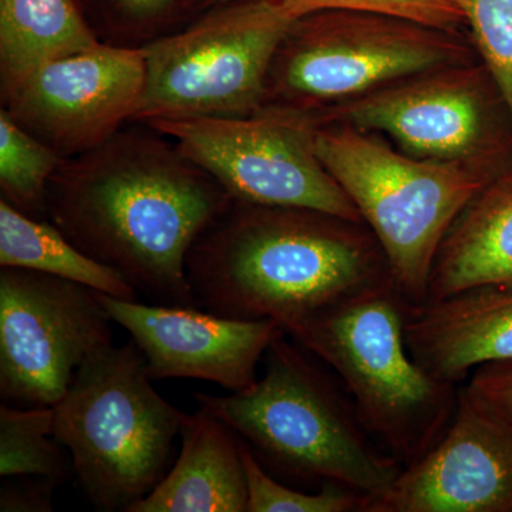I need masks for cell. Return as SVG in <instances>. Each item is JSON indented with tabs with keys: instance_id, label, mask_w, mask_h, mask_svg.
I'll list each match as a JSON object with an SVG mask.
<instances>
[{
	"instance_id": "cell-1",
	"label": "cell",
	"mask_w": 512,
	"mask_h": 512,
	"mask_svg": "<svg viewBox=\"0 0 512 512\" xmlns=\"http://www.w3.org/2000/svg\"><path fill=\"white\" fill-rule=\"evenodd\" d=\"M231 202L170 137L121 128L63 161L47 188L46 220L151 301L198 308L187 256Z\"/></svg>"
},
{
	"instance_id": "cell-2",
	"label": "cell",
	"mask_w": 512,
	"mask_h": 512,
	"mask_svg": "<svg viewBox=\"0 0 512 512\" xmlns=\"http://www.w3.org/2000/svg\"><path fill=\"white\" fill-rule=\"evenodd\" d=\"M198 308L286 330L393 281L365 222L312 208L232 200L187 256Z\"/></svg>"
},
{
	"instance_id": "cell-3",
	"label": "cell",
	"mask_w": 512,
	"mask_h": 512,
	"mask_svg": "<svg viewBox=\"0 0 512 512\" xmlns=\"http://www.w3.org/2000/svg\"><path fill=\"white\" fill-rule=\"evenodd\" d=\"M265 372L247 389L195 394L228 424L262 466L301 483H336L373 498L403 466L372 436L338 377L318 357L281 338L268 349Z\"/></svg>"
},
{
	"instance_id": "cell-4",
	"label": "cell",
	"mask_w": 512,
	"mask_h": 512,
	"mask_svg": "<svg viewBox=\"0 0 512 512\" xmlns=\"http://www.w3.org/2000/svg\"><path fill=\"white\" fill-rule=\"evenodd\" d=\"M412 306L389 282L288 332L338 377L367 430L403 467L436 446L453 420L460 390L414 359L406 342Z\"/></svg>"
},
{
	"instance_id": "cell-5",
	"label": "cell",
	"mask_w": 512,
	"mask_h": 512,
	"mask_svg": "<svg viewBox=\"0 0 512 512\" xmlns=\"http://www.w3.org/2000/svg\"><path fill=\"white\" fill-rule=\"evenodd\" d=\"M133 339L96 350L55 406V437L100 511H130L165 477L190 414L154 389Z\"/></svg>"
},
{
	"instance_id": "cell-6",
	"label": "cell",
	"mask_w": 512,
	"mask_h": 512,
	"mask_svg": "<svg viewBox=\"0 0 512 512\" xmlns=\"http://www.w3.org/2000/svg\"><path fill=\"white\" fill-rule=\"evenodd\" d=\"M477 59L464 30L353 10L309 13L276 49L261 110L309 121L404 77Z\"/></svg>"
},
{
	"instance_id": "cell-7",
	"label": "cell",
	"mask_w": 512,
	"mask_h": 512,
	"mask_svg": "<svg viewBox=\"0 0 512 512\" xmlns=\"http://www.w3.org/2000/svg\"><path fill=\"white\" fill-rule=\"evenodd\" d=\"M313 147L382 247L394 284L426 301L441 242L484 183L448 165L417 160L375 131L313 126Z\"/></svg>"
},
{
	"instance_id": "cell-8",
	"label": "cell",
	"mask_w": 512,
	"mask_h": 512,
	"mask_svg": "<svg viewBox=\"0 0 512 512\" xmlns=\"http://www.w3.org/2000/svg\"><path fill=\"white\" fill-rule=\"evenodd\" d=\"M382 134L407 156L485 185L512 170V111L480 59L404 77L309 120Z\"/></svg>"
},
{
	"instance_id": "cell-9",
	"label": "cell",
	"mask_w": 512,
	"mask_h": 512,
	"mask_svg": "<svg viewBox=\"0 0 512 512\" xmlns=\"http://www.w3.org/2000/svg\"><path fill=\"white\" fill-rule=\"evenodd\" d=\"M293 16L232 0L144 46L146 83L133 121L241 117L261 110L269 67Z\"/></svg>"
},
{
	"instance_id": "cell-10",
	"label": "cell",
	"mask_w": 512,
	"mask_h": 512,
	"mask_svg": "<svg viewBox=\"0 0 512 512\" xmlns=\"http://www.w3.org/2000/svg\"><path fill=\"white\" fill-rule=\"evenodd\" d=\"M180 147L232 200L312 208L363 222L355 204L320 163L313 124L275 110L249 116L146 123Z\"/></svg>"
},
{
	"instance_id": "cell-11",
	"label": "cell",
	"mask_w": 512,
	"mask_h": 512,
	"mask_svg": "<svg viewBox=\"0 0 512 512\" xmlns=\"http://www.w3.org/2000/svg\"><path fill=\"white\" fill-rule=\"evenodd\" d=\"M111 323L100 292L29 269H0L3 403L55 407L84 360L111 345Z\"/></svg>"
},
{
	"instance_id": "cell-12",
	"label": "cell",
	"mask_w": 512,
	"mask_h": 512,
	"mask_svg": "<svg viewBox=\"0 0 512 512\" xmlns=\"http://www.w3.org/2000/svg\"><path fill=\"white\" fill-rule=\"evenodd\" d=\"M144 83V47L100 42L37 67L3 94V109L60 156L73 158L134 120Z\"/></svg>"
},
{
	"instance_id": "cell-13",
	"label": "cell",
	"mask_w": 512,
	"mask_h": 512,
	"mask_svg": "<svg viewBox=\"0 0 512 512\" xmlns=\"http://www.w3.org/2000/svg\"><path fill=\"white\" fill-rule=\"evenodd\" d=\"M366 512H512V423L461 384L436 446L370 498Z\"/></svg>"
},
{
	"instance_id": "cell-14",
	"label": "cell",
	"mask_w": 512,
	"mask_h": 512,
	"mask_svg": "<svg viewBox=\"0 0 512 512\" xmlns=\"http://www.w3.org/2000/svg\"><path fill=\"white\" fill-rule=\"evenodd\" d=\"M114 323L140 349L151 379H197L228 392L256 382V369L286 330L275 320L235 319L200 308L148 305L100 293Z\"/></svg>"
},
{
	"instance_id": "cell-15",
	"label": "cell",
	"mask_w": 512,
	"mask_h": 512,
	"mask_svg": "<svg viewBox=\"0 0 512 512\" xmlns=\"http://www.w3.org/2000/svg\"><path fill=\"white\" fill-rule=\"evenodd\" d=\"M406 342L427 372L457 386L478 367L512 362V289H467L413 305Z\"/></svg>"
},
{
	"instance_id": "cell-16",
	"label": "cell",
	"mask_w": 512,
	"mask_h": 512,
	"mask_svg": "<svg viewBox=\"0 0 512 512\" xmlns=\"http://www.w3.org/2000/svg\"><path fill=\"white\" fill-rule=\"evenodd\" d=\"M181 439L174 467L128 512H248L238 434L200 407L188 417Z\"/></svg>"
},
{
	"instance_id": "cell-17",
	"label": "cell",
	"mask_w": 512,
	"mask_h": 512,
	"mask_svg": "<svg viewBox=\"0 0 512 512\" xmlns=\"http://www.w3.org/2000/svg\"><path fill=\"white\" fill-rule=\"evenodd\" d=\"M474 288L512 289V170L478 191L448 229L424 302Z\"/></svg>"
},
{
	"instance_id": "cell-18",
	"label": "cell",
	"mask_w": 512,
	"mask_h": 512,
	"mask_svg": "<svg viewBox=\"0 0 512 512\" xmlns=\"http://www.w3.org/2000/svg\"><path fill=\"white\" fill-rule=\"evenodd\" d=\"M97 43L76 0H0L2 96L42 64Z\"/></svg>"
},
{
	"instance_id": "cell-19",
	"label": "cell",
	"mask_w": 512,
	"mask_h": 512,
	"mask_svg": "<svg viewBox=\"0 0 512 512\" xmlns=\"http://www.w3.org/2000/svg\"><path fill=\"white\" fill-rule=\"evenodd\" d=\"M0 266L29 269L76 282L113 298L138 301L119 272L84 254L49 220H37L0 201Z\"/></svg>"
},
{
	"instance_id": "cell-20",
	"label": "cell",
	"mask_w": 512,
	"mask_h": 512,
	"mask_svg": "<svg viewBox=\"0 0 512 512\" xmlns=\"http://www.w3.org/2000/svg\"><path fill=\"white\" fill-rule=\"evenodd\" d=\"M55 437V407L0 406V476L60 485L70 464Z\"/></svg>"
},
{
	"instance_id": "cell-21",
	"label": "cell",
	"mask_w": 512,
	"mask_h": 512,
	"mask_svg": "<svg viewBox=\"0 0 512 512\" xmlns=\"http://www.w3.org/2000/svg\"><path fill=\"white\" fill-rule=\"evenodd\" d=\"M66 158L0 111V190L16 210L46 220L50 180Z\"/></svg>"
},
{
	"instance_id": "cell-22",
	"label": "cell",
	"mask_w": 512,
	"mask_h": 512,
	"mask_svg": "<svg viewBox=\"0 0 512 512\" xmlns=\"http://www.w3.org/2000/svg\"><path fill=\"white\" fill-rule=\"evenodd\" d=\"M241 454L248 512H366L369 497L359 491L336 483H323L316 493L295 490L269 474L244 441Z\"/></svg>"
},
{
	"instance_id": "cell-23",
	"label": "cell",
	"mask_w": 512,
	"mask_h": 512,
	"mask_svg": "<svg viewBox=\"0 0 512 512\" xmlns=\"http://www.w3.org/2000/svg\"><path fill=\"white\" fill-rule=\"evenodd\" d=\"M478 59L512 111V0H456Z\"/></svg>"
},
{
	"instance_id": "cell-24",
	"label": "cell",
	"mask_w": 512,
	"mask_h": 512,
	"mask_svg": "<svg viewBox=\"0 0 512 512\" xmlns=\"http://www.w3.org/2000/svg\"><path fill=\"white\" fill-rule=\"evenodd\" d=\"M298 19L322 10L379 13L423 23L431 28L464 30L466 19L456 0H266Z\"/></svg>"
},
{
	"instance_id": "cell-25",
	"label": "cell",
	"mask_w": 512,
	"mask_h": 512,
	"mask_svg": "<svg viewBox=\"0 0 512 512\" xmlns=\"http://www.w3.org/2000/svg\"><path fill=\"white\" fill-rule=\"evenodd\" d=\"M116 28L151 33L163 28L183 10V0H101Z\"/></svg>"
},
{
	"instance_id": "cell-26",
	"label": "cell",
	"mask_w": 512,
	"mask_h": 512,
	"mask_svg": "<svg viewBox=\"0 0 512 512\" xmlns=\"http://www.w3.org/2000/svg\"><path fill=\"white\" fill-rule=\"evenodd\" d=\"M464 386L477 400L512 423V362L478 367Z\"/></svg>"
},
{
	"instance_id": "cell-27",
	"label": "cell",
	"mask_w": 512,
	"mask_h": 512,
	"mask_svg": "<svg viewBox=\"0 0 512 512\" xmlns=\"http://www.w3.org/2000/svg\"><path fill=\"white\" fill-rule=\"evenodd\" d=\"M19 483L2 485L0 511L50 512L53 511L52 493L56 485L40 478L19 477Z\"/></svg>"
},
{
	"instance_id": "cell-28",
	"label": "cell",
	"mask_w": 512,
	"mask_h": 512,
	"mask_svg": "<svg viewBox=\"0 0 512 512\" xmlns=\"http://www.w3.org/2000/svg\"><path fill=\"white\" fill-rule=\"evenodd\" d=\"M232 0H183V10H210Z\"/></svg>"
}]
</instances>
